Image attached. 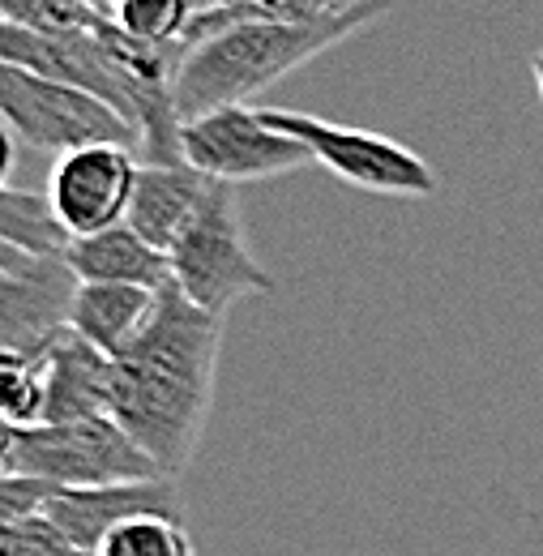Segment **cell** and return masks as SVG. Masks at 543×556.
Returning a JSON list of instances; mask_svg holds the SVG:
<instances>
[{
  "mask_svg": "<svg viewBox=\"0 0 543 556\" xmlns=\"http://www.w3.org/2000/svg\"><path fill=\"white\" fill-rule=\"evenodd\" d=\"M180 150L189 167H198L202 176L223 180V185L274 180V176H287L313 163V150L304 141L270 129L262 121V108H249V103L214 108L205 116L185 121Z\"/></svg>",
  "mask_w": 543,
  "mask_h": 556,
  "instance_id": "7",
  "label": "cell"
},
{
  "mask_svg": "<svg viewBox=\"0 0 543 556\" xmlns=\"http://www.w3.org/2000/svg\"><path fill=\"white\" fill-rule=\"evenodd\" d=\"M0 471L39 476L61 488H103L163 480L159 463L137 445L112 416H86L68 424H35L17 428L4 424V454Z\"/></svg>",
  "mask_w": 543,
  "mask_h": 556,
  "instance_id": "3",
  "label": "cell"
},
{
  "mask_svg": "<svg viewBox=\"0 0 543 556\" xmlns=\"http://www.w3.org/2000/svg\"><path fill=\"white\" fill-rule=\"evenodd\" d=\"M43 355H48V407H43V424L108 416V403H112V355L90 348L73 330L56 334L43 348Z\"/></svg>",
  "mask_w": 543,
  "mask_h": 556,
  "instance_id": "12",
  "label": "cell"
},
{
  "mask_svg": "<svg viewBox=\"0 0 543 556\" xmlns=\"http://www.w3.org/2000/svg\"><path fill=\"white\" fill-rule=\"evenodd\" d=\"M531 73H535V90H540V103H543V52H535V61H531Z\"/></svg>",
  "mask_w": 543,
  "mask_h": 556,
  "instance_id": "22",
  "label": "cell"
},
{
  "mask_svg": "<svg viewBox=\"0 0 543 556\" xmlns=\"http://www.w3.org/2000/svg\"><path fill=\"white\" fill-rule=\"evenodd\" d=\"M0 556H86L65 540V531L48 514H30L22 522L0 527Z\"/></svg>",
  "mask_w": 543,
  "mask_h": 556,
  "instance_id": "20",
  "label": "cell"
},
{
  "mask_svg": "<svg viewBox=\"0 0 543 556\" xmlns=\"http://www.w3.org/2000/svg\"><path fill=\"white\" fill-rule=\"evenodd\" d=\"M56 492H61V484L39 480V476H22V471L0 476V527L4 522H22L30 514H43Z\"/></svg>",
  "mask_w": 543,
  "mask_h": 556,
  "instance_id": "21",
  "label": "cell"
},
{
  "mask_svg": "<svg viewBox=\"0 0 543 556\" xmlns=\"http://www.w3.org/2000/svg\"><path fill=\"white\" fill-rule=\"evenodd\" d=\"M94 4H99V9H108V13H116V4H121V0H94Z\"/></svg>",
  "mask_w": 543,
  "mask_h": 556,
  "instance_id": "23",
  "label": "cell"
},
{
  "mask_svg": "<svg viewBox=\"0 0 543 556\" xmlns=\"http://www.w3.org/2000/svg\"><path fill=\"white\" fill-rule=\"evenodd\" d=\"M94 556H193V540L185 518H167V514H141L121 522Z\"/></svg>",
  "mask_w": 543,
  "mask_h": 556,
  "instance_id": "17",
  "label": "cell"
},
{
  "mask_svg": "<svg viewBox=\"0 0 543 556\" xmlns=\"http://www.w3.org/2000/svg\"><path fill=\"white\" fill-rule=\"evenodd\" d=\"M172 278L176 287L214 317H227L240 300L270 291V270L253 257L244 240V223L236 206V185L210 180L202 206L185 236L172 244Z\"/></svg>",
  "mask_w": 543,
  "mask_h": 556,
  "instance_id": "4",
  "label": "cell"
},
{
  "mask_svg": "<svg viewBox=\"0 0 543 556\" xmlns=\"http://www.w3.org/2000/svg\"><path fill=\"white\" fill-rule=\"evenodd\" d=\"M0 116L17 141L56 159L81 146H141V134L112 103L22 65H0Z\"/></svg>",
  "mask_w": 543,
  "mask_h": 556,
  "instance_id": "5",
  "label": "cell"
},
{
  "mask_svg": "<svg viewBox=\"0 0 543 556\" xmlns=\"http://www.w3.org/2000/svg\"><path fill=\"white\" fill-rule=\"evenodd\" d=\"M77 553L94 556L99 544L129 518L141 514H167V518H185L176 480H134V484H103V488H61L48 509H43Z\"/></svg>",
  "mask_w": 543,
  "mask_h": 556,
  "instance_id": "10",
  "label": "cell"
},
{
  "mask_svg": "<svg viewBox=\"0 0 543 556\" xmlns=\"http://www.w3.org/2000/svg\"><path fill=\"white\" fill-rule=\"evenodd\" d=\"M0 244H13L35 257H65L73 231L61 223L48 193H26L4 185L0 193Z\"/></svg>",
  "mask_w": 543,
  "mask_h": 556,
  "instance_id": "15",
  "label": "cell"
},
{
  "mask_svg": "<svg viewBox=\"0 0 543 556\" xmlns=\"http://www.w3.org/2000/svg\"><path fill=\"white\" fill-rule=\"evenodd\" d=\"M81 278L65 257L0 244V351H43L68 330Z\"/></svg>",
  "mask_w": 543,
  "mask_h": 556,
  "instance_id": "8",
  "label": "cell"
},
{
  "mask_svg": "<svg viewBox=\"0 0 543 556\" xmlns=\"http://www.w3.org/2000/svg\"><path fill=\"white\" fill-rule=\"evenodd\" d=\"M137 172L141 163L129 146H81L56 159L48 198L61 214V223L73 231V240L99 236L129 218Z\"/></svg>",
  "mask_w": 543,
  "mask_h": 556,
  "instance_id": "9",
  "label": "cell"
},
{
  "mask_svg": "<svg viewBox=\"0 0 543 556\" xmlns=\"http://www.w3.org/2000/svg\"><path fill=\"white\" fill-rule=\"evenodd\" d=\"M390 0H364L359 9L326 22H240L205 43H193L176 73V108L180 121L205 116L214 108L249 103L287 73L339 48L355 30L377 22Z\"/></svg>",
  "mask_w": 543,
  "mask_h": 556,
  "instance_id": "2",
  "label": "cell"
},
{
  "mask_svg": "<svg viewBox=\"0 0 543 556\" xmlns=\"http://www.w3.org/2000/svg\"><path fill=\"white\" fill-rule=\"evenodd\" d=\"M0 407L4 424L35 428L48 407V355L43 351H0Z\"/></svg>",
  "mask_w": 543,
  "mask_h": 556,
  "instance_id": "16",
  "label": "cell"
},
{
  "mask_svg": "<svg viewBox=\"0 0 543 556\" xmlns=\"http://www.w3.org/2000/svg\"><path fill=\"white\" fill-rule=\"evenodd\" d=\"M65 262L81 282H129V287H150L163 291L172 287V257L154 249L146 236H137L129 223L108 227L99 236H77L68 244Z\"/></svg>",
  "mask_w": 543,
  "mask_h": 556,
  "instance_id": "13",
  "label": "cell"
},
{
  "mask_svg": "<svg viewBox=\"0 0 543 556\" xmlns=\"http://www.w3.org/2000/svg\"><path fill=\"white\" fill-rule=\"evenodd\" d=\"M198 17L193 0H121L116 22L141 43L159 48H189V26Z\"/></svg>",
  "mask_w": 543,
  "mask_h": 556,
  "instance_id": "18",
  "label": "cell"
},
{
  "mask_svg": "<svg viewBox=\"0 0 543 556\" xmlns=\"http://www.w3.org/2000/svg\"><path fill=\"white\" fill-rule=\"evenodd\" d=\"M4 22L13 26H30V30H48V35H73V30H99L108 17V9H99L94 0H0Z\"/></svg>",
  "mask_w": 543,
  "mask_h": 556,
  "instance_id": "19",
  "label": "cell"
},
{
  "mask_svg": "<svg viewBox=\"0 0 543 556\" xmlns=\"http://www.w3.org/2000/svg\"><path fill=\"white\" fill-rule=\"evenodd\" d=\"M262 121L287 138L304 141L313 150V163H321L330 176H339L351 189L381 193V198H432L441 189L437 172L411 146L386 134L334 125V121L291 112V108H262Z\"/></svg>",
  "mask_w": 543,
  "mask_h": 556,
  "instance_id": "6",
  "label": "cell"
},
{
  "mask_svg": "<svg viewBox=\"0 0 543 556\" xmlns=\"http://www.w3.org/2000/svg\"><path fill=\"white\" fill-rule=\"evenodd\" d=\"M205 189H210V176L189 163H141L125 223L154 249L172 253V244L185 236V227L202 206Z\"/></svg>",
  "mask_w": 543,
  "mask_h": 556,
  "instance_id": "11",
  "label": "cell"
},
{
  "mask_svg": "<svg viewBox=\"0 0 543 556\" xmlns=\"http://www.w3.org/2000/svg\"><path fill=\"white\" fill-rule=\"evenodd\" d=\"M154 304H159V291H150V287L81 282L73 313H68V330L103 355H121L154 317Z\"/></svg>",
  "mask_w": 543,
  "mask_h": 556,
  "instance_id": "14",
  "label": "cell"
},
{
  "mask_svg": "<svg viewBox=\"0 0 543 556\" xmlns=\"http://www.w3.org/2000/svg\"><path fill=\"white\" fill-rule=\"evenodd\" d=\"M223 317L198 308L176 282L159 291L154 317L121 355H112L116 419L159 463L163 476H180L198 454L218 364Z\"/></svg>",
  "mask_w": 543,
  "mask_h": 556,
  "instance_id": "1",
  "label": "cell"
}]
</instances>
